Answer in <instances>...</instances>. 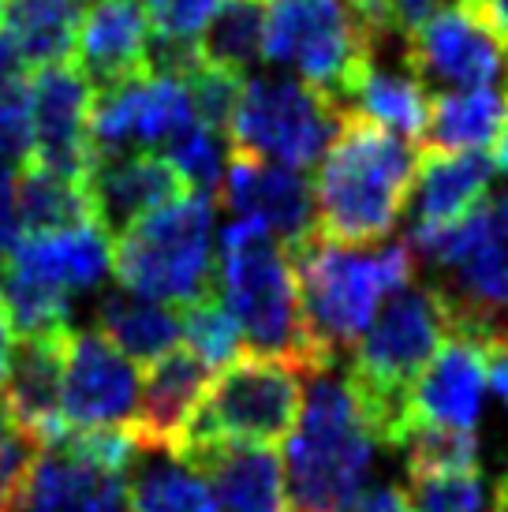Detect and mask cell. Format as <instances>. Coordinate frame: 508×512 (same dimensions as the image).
Instances as JSON below:
<instances>
[{
  "label": "cell",
  "instance_id": "cell-42",
  "mask_svg": "<svg viewBox=\"0 0 508 512\" xmlns=\"http://www.w3.org/2000/svg\"><path fill=\"white\" fill-rule=\"evenodd\" d=\"M12 352H15V326H12V318H8V311H4V303H0V385L8 378Z\"/></svg>",
  "mask_w": 508,
  "mask_h": 512
},
{
  "label": "cell",
  "instance_id": "cell-47",
  "mask_svg": "<svg viewBox=\"0 0 508 512\" xmlns=\"http://www.w3.org/2000/svg\"><path fill=\"white\" fill-rule=\"evenodd\" d=\"M464 4H471V0H464Z\"/></svg>",
  "mask_w": 508,
  "mask_h": 512
},
{
  "label": "cell",
  "instance_id": "cell-1",
  "mask_svg": "<svg viewBox=\"0 0 508 512\" xmlns=\"http://www.w3.org/2000/svg\"><path fill=\"white\" fill-rule=\"evenodd\" d=\"M296 266L303 344L322 370L337 367V356L352 348L378 303L415 281V247L408 240L340 243L314 228L307 240L288 247Z\"/></svg>",
  "mask_w": 508,
  "mask_h": 512
},
{
  "label": "cell",
  "instance_id": "cell-36",
  "mask_svg": "<svg viewBox=\"0 0 508 512\" xmlns=\"http://www.w3.org/2000/svg\"><path fill=\"white\" fill-rule=\"evenodd\" d=\"M243 90V75L221 64L202 60L195 72L187 75V98H191V113L202 128L228 135V120L236 113V101Z\"/></svg>",
  "mask_w": 508,
  "mask_h": 512
},
{
  "label": "cell",
  "instance_id": "cell-24",
  "mask_svg": "<svg viewBox=\"0 0 508 512\" xmlns=\"http://www.w3.org/2000/svg\"><path fill=\"white\" fill-rule=\"evenodd\" d=\"M83 23L79 0H4L0 42L12 49L23 68L64 64L75 49Z\"/></svg>",
  "mask_w": 508,
  "mask_h": 512
},
{
  "label": "cell",
  "instance_id": "cell-21",
  "mask_svg": "<svg viewBox=\"0 0 508 512\" xmlns=\"http://www.w3.org/2000/svg\"><path fill=\"white\" fill-rule=\"evenodd\" d=\"M184 464L210 479L217 512H288L284 468L273 445H202L180 453Z\"/></svg>",
  "mask_w": 508,
  "mask_h": 512
},
{
  "label": "cell",
  "instance_id": "cell-4",
  "mask_svg": "<svg viewBox=\"0 0 508 512\" xmlns=\"http://www.w3.org/2000/svg\"><path fill=\"white\" fill-rule=\"evenodd\" d=\"M449 333L452 322L438 288L408 281L404 288H396L389 303L370 318L363 337L355 341L352 367L344 378L352 385L378 445L396 449L404 441L408 389Z\"/></svg>",
  "mask_w": 508,
  "mask_h": 512
},
{
  "label": "cell",
  "instance_id": "cell-2",
  "mask_svg": "<svg viewBox=\"0 0 508 512\" xmlns=\"http://www.w3.org/2000/svg\"><path fill=\"white\" fill-rule=\"evenodd\" d=\"M419 154L408 139L344 109L314 180V228L340 243L389 240L408 210Z\"/></svg>",
  "mask_w": 508,
  "mask_h": 512
},
{
  "label": "cell",
  "instance_id": "cell-25",
  "mask_svg": "<svg viewBox=\"0 0 508 512\" xmlns=\"http://www.w3.org/2000/svg\"><path fill=\"white\" fill-rule=\"evenodd\" d=\"M98 333L131 363H157L180 341V318L135 292H105L98 299Z\"/></svg>",
  "mask_w": 508,
  "mask_h": 512
},
{
  "label": "cell",
  "instance_id": "cell-15",
  "mask_svg": "<svg viewBox=\"0 0 508 512\" xmlns=\"http://www.w3.org/2000/svg\"><path fill=\"white\" fill-rule=\"evenodd\" d=\"M217 199L232 210V217L262 221L288 247L314 232V191L307 176L288 165L232 150Z\"/></svg>",
  "mask_w": 508,
  "mask_h": 512
},
{
  "label": "cell",
  "instance_id": "cell-12",
  "mask_svg": "<svg viewBox=\"0 0 508 512\" xmlns=\"http://www.w3.org/2000/svg\"><path fill=\"white\" fill-rule=\"evenodd\" d=\"M139 400L135 363L116 352L98 329H71L60 378L64 430L127 427Z\"/></svg>",
  "mask_w": 508,
  "mask_h": 512
},
{
  "label": "cell",
  "instance_id": "cell-17",
  "mask_svg": "<svg viewBox=\"0 0 508 512\" xmlns=\"http://www.w3.org/2000/svg\"><path fill=\"white\" fill-rule=\"evenodd\" d=\"M86 191H90V210L109 236H120L139 217L154 214L157 206L180 199L191 187L176 172L165 154L154 150H124V154L94 157L86 172Z\"/></svg>",
  "mask_w": 508,
  "mask_h": 512
},
{
  "label": "cell",
  "instance_id": "cell-43",
  "mask_svg": "<svg viewBox=\"0 0 508 512\" xmlns=\"http://www.w3.org/2000/svg\"><path fill=\"white\" fill-rule=\"evenodd\" d=\"M497 150H494V169H501L508 176V105H505V120H501V131H497Z\"/></svg>",
  "mask_w": 508,
  "mask_h": 512
},
{
  "label": "cell",
  "instance_id": "cell-44",
  "mask_svg": "<svg viewBox=\"0 0 508 512\" xmlns=\"http://www.w3.org/2000/svg\"><path fill=\"white\" fill-rule=\"evenodd\" d=\"M490 210H494L497 228H501V236H505V243H508V191H505V195H497V199L490 202Z\"/></svg>",
  "mask_w": 508,
  "mask_h": 512
},
{
  "label": "cell",
  "instance_id": "cell-30",
  "mask_svg": "<svg viewBox=\"0 0 508 512\" xmlns=\"http://www.w3.org/2000/svg\"><path fill=\"white\" fill-rule=\"evenodd\" d=\"M262 27H266V4L262 0H228L225 8L206 23V38H198L202 57L243 75L254 60L262 57Z\"/></svg>",
  "mask_w": 508,
  "mask_h": 512
},
{
  "label": "cell",
  "instance_id": "cell-23",
  "mask_svg": "<svg viewBox=\"0 0 508 512\" xmlns=\"http://www.w3.org/2000/svg\"><path fill=\"white\" fill-rule=\"evenodd\" d=\"M150 23L142 0H94L79 23V72L90 86L109 90L135 75H146Z\"/></svg>",
  "mask_w": 508,
  "mask_h": 512
},
{
  "label": "cell",
  "instance_id": "cell-14",
  "mask_svg": "<svg viewBox=\"0 0 508 512\" xmlns=\"http://www.w3.org/2000/svg\"><path fill=\"white\" fill-rule=\"evenodd\" d=\"M0 512H131L127 479L57 441L34 449Z\"/></svg>",
  "mask_w": 508,
  "mask_h": 512
},
{
  "label": "cell",
  "instance_id": "cell-28",
  "mask_svg": "<svg viewBox=\"0 0 508 512\" xmlns=\"http://www.w3.org/2000/svg\"><path fill=\"white\" fill-rule=\"evenodd\" d=\"M15 217L23 232H53L94 221L86 180L45 169L34 157H27L15 172Z\"/></svg>",
  "mask_w": 508,
  "mask_h": 512
},
{
  "label": "cell",
  "instance_id": "cell-8",
  "mask_svg": "<svg viewBox=\"0 0 508 512\" xmlns=\"http://www.w3.org/2000/svg\"><path fill=\"white\" fill-rule=\"evenodd\" d=\"M311 374L281 356H236L198 400L180 453L202 445H277L296 427L303 408V382ZM176 453V456H180Z\"/></svg>",
  "mask_w": 508,
  "mask_h": 512
},
{
  "label": "cell",
  "instance_id": "cell-27",
  "mask_svg": "<svg viewBox=\"0 0 508 512\" xmlns=\"http://www.w3.org/2000/svg\"><path fill=\"white\" fill-rule=\"evenodd\" d=\"M348 105H352L348 113L370 120L374 128L389 131L396 139H408V143H423L430 98H426V86L408 68H400V64L396 68L370 64Z\"/></svg>",
  "mask_w": 508,
  "mask_h": 512
},
{
  "label": "cell",
  "instance_id": "cell-45",
  "mask_svg": "<svg viewBox=\"0 0 508 512\" xmlns=\"http://www.w3.org/2000/svg\"><path fill=\"white\" fill-rule=\"evenodd\" d=\"M348 4H352L355 12H363V8H370V4H374V0H348Z\"/></svg>",
  "mask_w": 508,
  "mask_h": 512
},
{
  "label": "cell",
  "instance_id": "cell-11",
  "mask_svg": "<svg viewBox=\"0 0 508 512\" xmlns=\"http://www.w3.org/2000/svg\"><path fill=\"white\" fill-rule=\"evenodd\" d=\"M195 124L191 98L180 79L165 75H135L127 83L101 90L90 109V143L94 157L124 154V150H169Z\"/></svg>",
  "mask_w": 508,
  "mask_h": 512
},
{
  "label": "cell",
  "instance_id": "cell-35",
  "mask_svg": "<svg viewBox=\"0 0 508 512\" xmlns=\"http://www.w3.org/2000/svg\"><path fill=\"white\" fill-rule=\"evenodd\" d=\"M165 157L176 165V172L184 176V184L191 187V191H202V195L217 199V187H221V176H225V165H228L225 135L202 128L195 120V124L169 146Z\"/></svg>",
  "mask_w": 508,
  "mask_h": 512
},
{
  "label": "cell",
  "instance_id": "cell-20",
  "mask_svg": "<svg viewBox=\"0 0 508 512\" xmlns=\"http://www.w3.org/2000/svg\"><path fill=\"white\" fill-rule=\"evenodd\" d=\"M206 389H210V367L191 352L172 348L169 356L150 363L142 393L135 400V415L127 423L135 441L150 453L176 456L187 438L198 400L206 397Z\"/></svg>",
  "mask_w": 508,
  "mask_h": 512
},
{
  "label": "cell",
  "instance_id": "cell-46",
  "mask_svg": "<svg viewBox=\"0 0 508 512\" xmlns=\"http://www.w3.org/2000/svg\"><path fill=\"white\" fill-rule=\"evenodd\" d=\"M0 8H4V0H0Z\"/></svg>",
  "mask_w": 508,
  "mask_h": 512
},
{
  "label": "cell",
  "instance_id": "cell-6",
  "mask_svg": "<svg viewBox=\"0 0 508 512\" xmlns=\"http://www.w3.org/2000/svg\"><path fill=\"white\" fill-rule=\"evenodd\" d=\"M213 199L187 191L116 236L113 273L124 292L154 303H191L210 292Z\"/></svg>",
  "mask_w": 508,
  "mask_h": 512
},
{
  "label": "cell",
  "instance_id": "cell-39",
  "mask_svg": "<svg viewBox=\"0 0 508 512\" xmlns=\"http://www.w3.org/2000/svg\"><path fill=\"white\" fill-rule=\"evenodd\" d=\"M348 512H411V501L400 486H374L367 494H359Z\"/></svg>",
  "mask_w": 508,
  "mask_h": 512
},
{
  "label": "cell",
  "instance_id": "cell-3",
  "mask_svg": "<svg viewBox=\"0 0 508 512\" xmlns=\"http://www.w3.org/2000/svg\"><path fill=\"white\" fill-rule=\"evenodd\" d=\"M374 430L337 370L311 374L284 449V494L292 512H348L374 471Z\"/></svg>",
  "mask_w": 508,
  "mask_h": 512
},
{
  "label": "cell",
  "instance_id": "cell-16",
  "mask_svg": "<svg viewBox=\"0 0 508 512\" xmlns=\"http://www.w3.org/2000/svg\"><path fill=\"white\" fill-rule=\"evenodd\" d=\"M486 397V344L449 333L408 389V427L475 430Z\"/></svg>",
  "mask_w": 508,
  "mask_h": 512
},
{
  "label": "cell",
  "instance_id": "cell-5",
  "mask_svg": "<svg viewBox=\"0 0 508 512\" xmlns=\"http://www.w3.org/2000/svg\"><path fill=\"white\" fill-rule=\"evenodd\" d=\"M217 277L225 307L240 322L243 341L258 356L292 359L307 374H318V363L303 344L299 322V288L296 266L288 255V243L277 240L262 221L232 217L221 232V258Z\"/></svg>",
  "mask_w": 508,
  "mask_h": 512
},
{
  "label": "cell",
  "instance_id": "cell-9",
  "mask_svg": "<svg viewBox=\"0 0 508 512\" xmlns=\"http://www.w3.org/2000/svg\"><path fill=\"white\" fill-rule=\"evenodd\" d=\"M344 105L296 75H262L243 83L228 120L232 150L288 169H311L333 143Z\"/></svg>",
  "mask_w": 508,
  "mask_h": 512
},
{
  "label": "cell",
  "instance_id": "cell-7",
  "mask_svg": "<svg viewBox=\"0 0 508 512\" xmlns=\"http://www.w3.org/2000/svg\"><path fill=\"white\" fill-rule=\"evenodd\" d=\"M262 57L344 109L374 64L367 27L348 0H266Z\"/></svg>",
  "mask_w": 508,
  "mask_h": 512
},
{
  "label": "cell",
  "instance_id": "cell-41",
  "mask_svg": "<svg viewBox=\"0 0 508 512\" xmlns=\"http://www.w3.org/2000/svg\"><path fill=\"white\" fill-rule=\"evenodd\" d=\"M467 8H475L482 15V23L508 45V0H471Z\"/></svg>",
  "mask_w": 508,
  "mask_h": 512
},
{
  "label": "cell",
  "instance_id": "cell-18",
  "mask_svg": "<svg viewBox=\"0 0 508 512\" xmlns=\"http://www.w3.org/2000/svg\"><path fill=\"white\" fill-rule=\"evenodd\" d=\"M64 333H34L15 341L12 367L0 385V412L15 430H23L38 449L53 445L64 434L60 423V378H64V352H68Z\"/></svg>",
  "mask_w": 508,
  "mask_h": 512
},
{
  "label": "cell",
  "instance_id": "cell-19",
  "mask_svg": "<svg viewBox=\"0 0 508 512\" xmlns=\"http://www.w3.org/2000/svg\"><path fill=\"white\" fill-rule=\"evenodd\" d=\"M0 258L34 285L75 299L105 285L113 266V236L98 221H83L53 232H30Z\"/></svg>",
  "mask_w": 508,
  "mask_h": 512
},
{
  "label": "cell",
  "instance_id": "cell-10",
  "mask_svg": "<svg viewBox=\"0 0 508 512\" xmlns=\"http://www.w3.org/2000/svg\"><path fill=\"white\" fill-rule=\"evenodd\" d=\"M404 68L423 86L445 90L508 83V45L475 8H441L404 42Z\"/></svg>",
  "mask_w": 508,
  "mask_h": 512
},
{
  "label": "cell",
  "instance_id": "cell-13",
  "mask_svg": "<svg viewBox=\"0 0 508 512\" xmlns=\"http://www.w3.org/2000/svg\"><path fill=\"white\" fill-rule=\"evenodd\" d=\"M90 109L94 86L79 68H71L68 60L42 68L30 83V157L45 169L86 180L94 165Z\"/></svg>",
  "mask_w": 508,
  "mask_h": 512
},
{
  "label": "cell",
  "instance_id": "cell-34",
  "mask_svg": "<svg viewBox=\"0 0 508 512\" xmlns=\"http://www.w3.org/2000/svg\"><path fill=\"white\" fill-rule=\"evenodd\" d=\"M411 512H486V483L479 468L408 475Z\"/></svg>",
  "mask_w": 508,
  "mask_h": 512
},
{
  "label": "cell",
  "instance_id": "cell-38",
  "mask_svg": "<svg viewBox=\"0 0 508 512\" xmlns=\"http://www.w3.org/2000/svg\"><path fill=\"white\" fill-rule=\"evenodd\" d=\"M34 441L23 434V430H15L4 412H0V509H4V498H8V490L12 483L19 479V471L27 468V460L34 456Z\"/></svg>",
  "mask_w": 508,
  "mask_h": 512
},
{
  "label": "cell",
  "instance_id": "cell-40",
  "mask_svg": "<svg viewBox=\"0 0 508 512\" xmlns=\"http://www.w3.org/2000/svg\"><path fill=\"white\" fill-rule=\"evenodd\" d=\"M486 382L494 385L501 404H508V337L486 344Z\"/></svg>",
  "mask_w": 508,
  "mask_h": 512
},
{
  "label": "cell",
  "instance_id": "cell-26",
  "mask_svg": "<svg viewBox=\"0 0 508 512\" xmlns=\"http://www.w3.org/2000/svg\"><path fill=\"white\" fill-rule=\"evenodd\" d=\"M508 94L497 86H475L456 90L430 101L423 146L426 150H449V154H471L486 150L501 131Z\"/></svg>",
  "mask_w": 508,
  "mask_h": 512
},
{
  "label": "cell",
  "instance_id": "cell-29",
  "mask_svg": "<svg viewBox=\"0 0 508 512\" xmlns=\"http://www.w3.org/2000/svg\"><path fill=\"white\" fill-rule=\"evenodd\" d=\"M131 468H135V479L127 486L131 512H217L210 486L180 456L142 449Z\"/></svg>",
  "mask_w": 508,
  "mask_h": 512
},
{
  "label": "cell",
  "instance_id": "cell-22",
  "mask_svg": "<svg viewBox=\"0 0 508 512\" xmlns=\"http://www.w3.org/2000/svg\"><path fill=\"white\" fill-rule=\"evenodd\" d=\"M494 161L471 150V154H449V150H423L415 169V206H411L408 240H423L430 232L464 221L471 210H479L490 191Z\"/></svg>",
  "mask_w": 508,
  "mask_h": 512
},
{
  "label": "cell",
  "instance_id": "cell-37",
  "mask_svg": "<svg viewBox=\"0 0 508 512\" xmlns=\"http://www.w3.org/2000/svg\"><path fill=\"white\" fill-rule=\"evenodd\" d=\"M228 0H142L146 23L161 38H198Z\"/></svg>",
  "mask_w": 508,
  "mask_h": 512
},
{
  "label": "cell",
  "instance_id": "cell-31",
  "mask_svg": "<svg viewBox=\"0 0 508 512\" xmlns=\"http://www.w3.org/2000/svg\"><path fill=\"white\" fill-rule=\"evenodd\" d=\"M180 337H187V352L202 359L210 370L228 367L243 348L240 322L232 318L225 299L217 296L213 288L187 303V318L180 322Z\"/></svg>",
  "mask_w": 508,
  "mask_h": 512
},
{
  "label": "cell",
  "instance_id": "cell-32",
  "mask_svg": "<svg viewBox=\"0 0 508 512\" xmlns=\"http://www.w3.org/2000/svg\"><path fill=\"white\" fill-rule=\"evenodd\" d=\"M30 157V79L8 45L0 42V165L19 169Z\"/></svg>",
  "mask_w": 508,
  "mask_h": 512
},
{
  "label": "cell",
  "instance_id": "cell-33",
  "mask_svg": "<svg viewBox=\"0 0 508 512\" xmlns=\"http://www.w3.org/2000/svg\"><path fill=\"white\" fill-rule=\"evenodd\" d=\"M396 449H404L408 475L479 468V438H475V430L408 427V434Z\"/></svg>",
  "mask_w": 508,
  "mask_h": 512
}]
</instances>
